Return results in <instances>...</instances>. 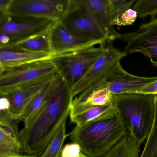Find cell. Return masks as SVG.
<instances>
[{
    "label": "cell",
    "instance_id": "cell-1",
    "mask_svg": "<svg viewBox=\"0 0 157 157\" xmlns=\"http://www.w3.org/2000/svg\"><path fill=\"white\" fill-rule=\"evenodd\" d=\"M74 98L70 85L58 72L44 107L30 125L20 131L22 152L38 156L44 153L70 114Z\"/></svg>",
    "mask_w": 157,
    "mask_h": 157
},
{
    "label": "cell",
    "instance_id": "cell-2",
    "mask_svg": "<svg viewBox=\"0 0 157 157\" xmlns=\"http://www.w3.org/2000/svg\"><path fill=\"white\" fill-rule=\"evenodd\" d=\"M116 109L102 118L82 126L76 125L68 134L89 157H101L128 134Z\"/></svg>",
    "mask_w": 157,
    "mask_h": 157
},
{
    "label": "cell",
    "instance_id": "cell-3",
    "mask_svg": "<svg viewBox=\"0 0 157 157\" xmlns=\"http://www.w3.org/2000/svg\"><path fill=\"white\" fill-rule=\"evenodd\" d=\"M113 104L130 136L141 145L147 139L153 125L155 94L139 93L114 94Z\"/></svg>",
    "mask_w": 157,
    "mask_h": 157
},
{
    "label": "cell",
    "instance_id": "cell-4",
    "mask_svg": "<svg viewBox=\"0 0 157 157\" xmlns=\"http://www.w3.org/2000/svg\"><path fill=\"white\" fill-rule=\"evenodd\" d=\"M60 20L70 31L82 40L96 42L101 45L109 42L84 0H69L67 11Z\"/></svg>",
    "mask_w": 157,
    "mask_h": 157
},
{
    "label": "cell",
    "instance_id": "cell-5",
    "mask_svg": "<svg viewBox=\"0 0 157 157\" xmlns=\"http://www.w3.org/2000/svg\"><path fill=\"white\" fill-rule=\"evenodd\" d=\"M106 47L101 45L80 50L55 55L52 61L59 73L73 90L98 59Z\"/></svg>",
    "mask_w": 157,
    "mask_h": 157
},
{
    "label": "cell",
    "instance_id": "cell-6",
    "mask_svg": "<svg viewBox=\"0 0 157 157\" xmlns=\"http://www.w3.org/2000/svg\"><path fill=\"white\" fill-rule=\"evenodd\" d=\"M56 20L7 14L0 17V47H3L47 31Z\"/></svg>",
    "mask_w": 157,
    "mask_h": 157
},
{
    "label": "cell",
    "instance_id": "cell-7",
    "mask_svg": "<svg viewBox=\"0 0 157 157\" xmlns=\"http://www.w3.org/2000/svg\"><path fill=\"white\" fill-rule=\"evenodd\" d=\"M57 73V69L52 59L1 71V94L8 93Z\"/></svg>",
    "mask_w": 157,
    "mask_h": 157
},
{
    "label": "cell",
    "instance_id": "cell-8",
    "mask_svg": "<svg viewBox=\"0 0 157 157\" xmlns=\"http://www.w3.org/2000/svg\"><path fill=\"white\" fill-rule=\"evenodd\" d=\"M125 56L124 52L118 49L106 48L104 53L72 90L74 98L82 99L94 91L104 88L105 79L107 72L113 66Z\"/></svg>",
    "mask_w": 157,
    "mask_h": 157
},
{
    "label": "cell",
    "instance_id": "cell-9",
    "mask_svg": "<svg viewBox=\"0 0 157 157\" xmlns=\"http://www.w3.org/2000/svg\"><path fill=\"white\" fill-rule=\"evenodd\" d=\"M120 39L126 43L123 52L126 56L141 53L157 67V19L142 25L137 31L121 34Z\"/></svg>",
    "mask_w": 157,
    "mask_h": 157
},
{
    "label": "cell",
    "instance_id": "cell-10",
    "mask_svg": "<svg viewBox=\"0 0 157 157\" xmlns=\"http://www.w3.org/2000/svg\"><path fill=\"white\" fill-rule=\"evenodd\" d=\"M69 0H13L9 13L21 16L60 20Z\"/></svg>",
    "mask_w": 157,
    "mask_h": 157
},
{
    "label": "cell",
    "instance_id": "cell-11",
    "mask_svg": "<svg viewBox=\"0 0 157 157\" xmlns=\"http://www.w3.org/2000/svg\"><path fill=\"white\" fill-rule=\"evenodd\" d=\"M157 81V77H139L128 73L122 68L119 61L113 66L106 74L104 88L114 94L135 93Z\"/></svg>",
    "mask_w": 157,
    "mask_h": 157
},
{
    "label": "cell",
    "instance_id": "cell-12",
    "mask_svg": "<svg viewBox=\"0 0 157 157\" xmlns=\"http://www.w3.org/2000/svg\"><path fill=\"white\" fill-rule=\"evenodd\" d=\"M49 35L55 55L73 52L99 44L81 39L70 31L60 20H56L52 24L49 28Z\"/></svg>",
    "mask_w": 157,
    "mask_h": 157
},
{
    "label": "cell",
    "instance_id": "cell-13",
    "mask_svg": "<svg viewBox=\"0 0 157 157\" xmlns=\"http://www.w3.org/2000/svg\"><path fill=\"white\" fill-rule=\"evenodd\" d=\"M56 75L44 78L8 93L1 94L2 96L6 97L9 101L10 109L7 114L12 119L20 121L21 117L26 111L30 103L38 94L45 84Z\"/></svg>",
    "mask_w": 157,
    "mask_h": 157
},
{
    "label": "cell",
    "instance_id": "cell-14",
    "mask_svg": "<svg viewBox=\"0 0 157 157\" xmlns=\"http://www.w3.org/2000/svg\"><path fill=\"white\" fill-rule=\"evenodd\" d=\"M18 121L7 114L0 113V157L22 155Z\"/></svg>",
    "mask_w": 157,
    "mask_h": 157
},
{
    "label": "cell",
    "instance_id": "cell-15",
    "mask_svg": "<svg viewBox=\"0 0 157 157\" xmlns=\"http://www.w3.org/2000/svg\"><path fill=\"white\" fill-rule=\"evenodd\" d=\"M55 55L0 48V71L39 61L53 59Z\"/></svg>",
    "mask_w": 157,
    "mask_h": 157
},
{
    "label": "cell",
    "instance_id": "cell-16",
    "mask_svg": "<svg viewBox=\"0 0 157 157\" xmlns=\"http://www.w3.org/2000/svg\"><path fill=\"white\" fill-rule=\"evenodd\" d=\"M49 30L0 48L54 55L49 39Z\"/></svg>",
    "mask_w": 157,
    "mask_h": 157
},
{
    "label": "cell",
    "instance_id": "cell-17",
    "mask_svg": "<svg viewBox=\"0 0 157 157\" xmlns=\"http://www.w3.org/2000/svg\"><path fill=\"white\" fill-rule=\"evenodd\" d=\"M92 14L108 37L109 42L121 38L112 25L108 10V0H84Z\"/></svg>",
    "mask_w": 157,
    "mask_h": 157
},
{
    "label": "cell",
    "instance_id": "cell-18",
    "mask_svg": "<svg viewBox=\"0 0 157 157\" xmlns=\"http://www.w3.org/2000/svg\"><path fill=\"white\" fill-rule=\"evenodd\" d=\"M56 76L45 84L28 105L26 111L20 119V121L24 122V127H27L30 125L44 107L52 90L54 79Z\"/></svg>",
    "mask_w": 157,
    "mask_h": 157
},
{
    "label": "cell",
    "instance_id": "cell-19",
    "mask_svg": "<svg viewBox=\"0 0 157 157\" xmlns=\"http://www.w3.org/2000/svg\"><path fill=\"white\" fill-rule=\"evenodd\" d=\"M140 146L128 133L103 157H139Z\"/></svg>",
    "mask_w": 157,
    "mask_h": 157
},
{
    "label": "cell",
    "instance_id": "cell-20",
    "mask_svg": "<svg viewBox=\"0 0 157 157\" xmlns=\"http://www.w3.org/2000/svg\"><path fill=\"white\" fill-rule=\"evenodd\" d=\"M115 109L113 102L106 106H92L82 113L70 117L72 123L77 126H82L97 121Z\"/></svg>",
    "mask_w": 157,
    "mask_h": 157
},
{
    "label": "cell",
    "instance_id": "cell-21",
    "mask_svg": "<svg viewBox=\"0 0 157 157\" xmlns=\"http://www.w3.org/2000/svg\"><path fill=\"white\" fill-rule=\"evenodd\" d=\"M67 118H65L62 121L55 136L40 157H60L63 144L67 137L66 134Z\"/></svg>",
    "mask_w": 157,
    "mask_h": 157
},
{
    "label": "cell",
    "instance_id": "cell-22",
    "mask_svg": "<svg viewBox=\"0 0 157 157\" xmlns=\"http://www.w3.org/2000/svg\"><path fill=\"white\" fill-rule=\"evenodd\" d=\"M140 157H157V94H155L154 121Z\"/></svg>",
    "mask_w": 157,
    "mask_h": 157
},
{
    "label": "cell",
    "instance_id": "cell-23",
    "mask_svg": "<svg viewBox=\"0 0 157 157\" xmlns=\"http://www.w3.org/2000/svg\"><path fill=\"white\" fill-rule=\"evenodd\" d=\"M137 13L138 16L143 18L151 16L155 19L157 14V0H139L133 7Z\"/></svg>",
    "mask_w": 157,
    "mask_h": 157
},
{
    "label": "cell",
    "instance_id": "cell-24",
    "mask_svg": "<svg viewBox=\"0 0 157 157\" xmlns=\"http://www.w3.org/2000/svg\"><path fill=\"white\" fill-rule=\"evenodd\" d=\"M135 2L134 0H108V10L112 24L114 20L130 9Z\"/></svg>",
    "mask_w": 157,
    "mask_h": 157
},
{
    "label": "cell",
    "instance_id": "cell-25",
    "mask_svg": "<svg viewBox=\"0 0 157 157\" xmlns=\"http://www.w3.org/2000/svg\"><path fill=\"white\" fill-rule=\"evenodd\" d=\"M138 16L137 13L133 9H128L120 17L114 20L112 23L113 25L118 26L131 25L135 22Z\"/></svg>",
    "mask_w": 157,
    "mask_h": 157
},
{
    "label": "cell",
    "instance_id": "cell-26",
    "mask_svg": "<svg viewBox=\"0 0 157 157\" xmlns=\"http://www.w3.org/2000/svg\"><path fill=\"white\" fill-rule=\"evenodd\" d=\"M82 153L80 146L75 142H71L63 147L60 157H80Z\"/></svg>",
    "mask_w": 157,
    "mask_h": 157
},
{
    "label": "cell",
    "instance_id": "cell-27",
    "mask_svg": "<svg viewBox=\"0 0 157 157\" xmlns=\"http://www.w3.org/2000/svg\"><path fill=\"white\" fill-rule=\"evenodd\" d=\"M13 0H0V15L5 16L9 14L10 7Z\"/></svg>",
    "mask_w": 157,
    "mask_h": 157
},
{
    "label": "cell",
    "instance_id": "cell-28",
    "mask_svg": "<svg viewBox=\"0 0 157 157\" xmlns=\"http://www.w3.org/2000/svg\"><path fill=\"white\" fill-rule=\"evenodd\" d=\"M138 93L145 94H157V81L145 86Z\"/></svg>",
    "mask_w": 157,
    "mask_h": 157
},
{
    "label": "cell",
    "instance_id": "cell-29",
    "mask_svg": "<svg viewBox=\"0 0 157 157\" xmlns=\"http://www.w3.org/2000/svg\"><path fill=\"white\" fill-rule=\"evenodd\" d=\"M40 156H38L37 155H29V154H26V155H21V156H18L17 157H40Z\"/></svg>",
    "mask_w": 157,
    "mask_h": 157
},
{
    "label": "cell",
    "instance_id": "cell-30",
    "mask_svg": "<svg viewBox=\"0 0 157 157\" xmlns=\"http://www.w3.org/2000/svg\"><path fill=\"white\" fill-rule=\"evenodd\" d=\"M80 157H89L88 156H87V155H85V154H84V153L82 152V153L81 155V156H80Z\"/></svg>",
    "mask_w": 157,
    "mask_h": 157
}]
</instances>
